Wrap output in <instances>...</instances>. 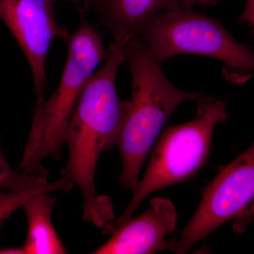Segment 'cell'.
I'll use <instances>...</instances> for the list:
<instances>
[{
  "instance_id": "1",
  "label": "cell",
  "mask_w": 254,
  "mask_h": 254,
  "mask_svg": "<svg viewBox=\"0 0 254 254\" xmlns=\"http://www.w3.org/2000/svg\"><path fill=\"white\" fill-rule=\"evenodd\" d=\"M125 62L123 46L112 41L104 64L95 71L82 93L64 135L67 164L62 177L76 184L83 195V218L98 227L113 220L108 197L95 188L97 164L101 153L116 145L128 111L116 88L119 68Z\"/></svg>"
},
{
  "instance_id": "2",
  "label": "cell",
  "mask_w": 254,
  "mask_h": 254,
  "mask_svg": "<svg viewBox=\"0 0 254 254\" xmlns=\"http://www.w3.org/2000/svg\"><path fill=\"white\" fill-rule=\"evenodd\" d=\"M123 52L131 72L132 93L116 143L123 163L119 182L133 191L145 158L170 115L185 102L203 95L172 84L140 37L125 42Z\"/></svg>"
},
{
  "instance_id": "3",
  "label": "cell",
  "mask_w": 254,
  "mask_h": 254,
  "mask_svg": "<svg viewBox=\"0 0 254 254\" xmlns=\"http://www.w3.org/2000/svg\"><path fill=\"white\" fill-rule=\"evenodd\" d=\"M66 64L56 91L46 101L39 121L31 125L19 168L31 176L46 177L45 159L59 160L70 119L95 68L108 55L103 37L86 18L67 41Z\"/></svg>"
},
{
  "instance_id": "4",
  "label": "cell",
  "mask_w": 254,
  "mask_h": 254,
  "mask_svg": "<svg viewBox=\"0 0 254 254\" xmlns=\"http://www.w3.org/2000/svg\"><path fill=\"white\" fill-rule=\"evenodd\" d=\"M227 104L219 98L203 96L198 100L193 120L165 130L152 151L144 176L132 191L129 203L118 218L103 227V233L110 235L128 221L152 193L187 180L204 165L214 129L226 121Z\"/></svg>"
},
{
  "instance_id": "5",
  "label": "cell",
  "mask_w": 254,
  "mask_h": 254,
  "mask_svg": "<svg viewBox=\"0 0 254 254\" xmlns=\"http://www.w3.org/2000/svg\"><path fill=\"white\" fill-rule=\"evenodd\" d=\"M138 37L160 64L179 55H196L221 61L229 81H247L254 73L253 50L237 41L218 20L190 9L160 13Z\"/></svg>"
},
{
  "instance_id": "6",
  "label": "cell",
  "mask_w": 254,
  "mask_h": 254,
  "mask_svg": "<svg viewBox=\"0 0 254 254\" xmlns=\"http://www.w3.org/2000/svg\"><path fill=\"white\" fill-rule=\"evenodd\" d=\"M254 218V141L205 188L201 200L170 250L186 254L225 222L235 220L242 232Z\"/></svg>"
},
{
  "instance_id": "7",
  "label": "cell",
  "mask_w": 254,
  "mask_h": 254,
  "mask_svg": "<svg viewBox=\"0 0 254 254\" xmlns=\"http://www.w3.org/2000/svg\"><path fill=\"white\" fill-rule=\"evenodd\" d=\"M53 1L0 0V19L16 38L31 66L36 95L33 124L39 121L46 103V63L50 46L58 38L67 42L70 36L56 22Z\"/></svg>"
},
{
  "instance_id": "8",
  "label": "cell",
  "mask_w": 254,
  "mask_h": 254,
  "mask_svg": "<svg viewBox=\"0 0 254 254\" xmlns=\"http://www.w3.org/2000/svg\"><path fill=\"white\" fill-rule=\"evenodd\" d=\"M175 205L168 198H153L139 216L131 218L117 230L95 254H149L170 250L166 237L176 229Z\"/></svg>"
},
{
  "instance_id": "9",
  "label": "cell",
  "mask_w": 254,
  "mask_h": 254,
  "mask_svg": "<svg viewBox=\"0 0 254 254\" xmlns=\"http://www.w3.org/2000/svg\"><path fill=\"white\" fill-rule=\"evenodd\" d=\"M113 41L123 45L139 36L146 23L164 11L181 9L182 0H93Z\"/></svg>"
},
{
  "instance_id": "10",
  "label": "cell",
  "mask_w": 254,
  "mask_h": 254,
  "mask_svg": "<svg viewBox=\"0 0 254 254\" xmlns=\"http://www.w3.org/2000/svg\"><path fill=\"white\" fill-rule=\"evenodd\" d=\"M51 192L32 196L22 205L28 220L26 242L21 247L22 254L68 253L52 222L55 200Z\"/></svg>"
},
{
  "instance_id": "11",
  "label": "cell",
  "mask_w": 254,
  "mask_h": 254,
  "mask_svg": "<svg viewBox=\"0 0 254 254\" xmlns=\"http://www.w3.org/2000/svg\"><path fill=\"white\" fill-rule=\"evenodd\" d=\"M73 186L72 182L61 177L53 183H48L32 190L0 193V229L4 220L15 210L22 207L23 203L33 195L43 192L69 191Z\"/></svg>"
},
{
  "instance_id": "12",
  "label": "cell",
  "mask_w": 254,
  "mask_h": 254,
  "mask_svg": "<svg viewBox=\"0 0 254 254\" xmlns=\"http://www.w3.org/2000/svg\"><path fill=\"white\" fill-rule=\"evenodd\" d=\"M48 183L46 177L31 176L14 170L6 161L0 147V190H29Z\"/></svg>"
},
{
  "instance_id": "13",
  "label": "cell",
  "mask_w": 254,
  "mask_h": 254,
  "mask_svg": "<svg viewBox=\"0 0 254 254\" xmlns=\"http://www.w3.org/2000/svg\"><path fill=\"white\" fill-rule=\"evenodd\" d=\"M239 21L250 26L254 34V0H247L245 9Z\"/></svg>"
},
{
  "instance_id": "14",
  "label": "cell",
  "mask_w": 254,
  "mask_h": 254,
  "mask_svg": "<svg viewBox=\"0 0 254 254\" xmlns=\"http://www.w3.org/2000/svg\"><path fill=\"white\" fill-rule=\"evenodd\" d=\"M218 0H182L181 7L183 9H191L196 4H215Z\"/></svg>"
},
{
  "instance_id": "15",
  "label": "cell",
  "mask_w": 254,
  "mask_h": 254,
  "mask_svg": "<svg viewBox=\"0 0 254 254\" xmlns=\"http://www.w3.org/2000/svg\"><path fill=\"white\" fill-rule=\"evenodd\" d=\"M68 1H71V2H79V1H83V0H66Z\"/></svg>"
}]
</instances>
